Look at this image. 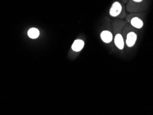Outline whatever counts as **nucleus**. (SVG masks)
I'll return each mask as SVG.
<instances>
[{
    "label": "nucleus",
    "instance_id": "nucleus-4",
    "mask_svg": "<svg viewBox=\"0 0 153 115\" xmlns=\"http://www.w3.org/2000/svg\"><path fill=\"white\" fill-rule=\"evenodd\" d=\"M101 38H102V41L105 43H110L112 39V35L109 31L105 30L101 33Z\"/></svg>",
    "mask_w": 153,
    "mask_h": 115
},
{
    "label": "nucleus",
    "instance_id": "nucleus-2",
    "mask_svg": "<svg viewBox=\"0 0 153 115\" xmlns=\"http://www.w3.org/2000/svg\"><path fill=\"white\" fill-rule=\"evenodd\" d=\"M137 35L133 32L128 34L126 39V44L128 47L133 46L137 41Z\"/></svg>",
    "mask_w": 153,
    "mask_h": 115
},
{
    "label": "nucleus",
    "instance_id": "nucleus-8",
    "mask_svg": "<svg viewBox=\"0 0 153 115\" xmlns=\"http://www.w3.org/2000/svg\"><path fill=\"white\" fill-rule=\"evenodd\" d=\"M133 1H136V2H140V1H142V0H133Z\"/></svg>",
    "mask_w": 153,
    "mask_h": 115
},
{
    "label": "nucleus",
    "instance_id": "nucleus-1",
    "mask_svg": "<svg viewBox=\"0 0 153 115\" xmlns=\"http://www.w3.org/2000/svg\"><path fill=\"white\" fill-rule=\"evenodd\" d=\"M121 10H122V7H121V4L119 2H114L110 10V14L112 17H116L120 14Z\"/></svg>",
    "mask_w": 153,
    "mask_h": 115
},
{
    "label": "nucleus",
    "instance_id": "nucleus-3",
    "mask_svg": "<svg viewBox=\"0 0 153 115\" xmlns=\"http://www.w3.org/2000/svg\"><path fill=\"white\" fill-rule=\"evenodd\" d=\"M84 46V42L82 40L77 39L74 42L73 46H72V49L75 52H79L82 50V48Z\"/></svg>",
    "mask_w": 153,
    "mask_h": 115
},
{
    "label": "nucleus",
    "instance_id": "nucleus-6",
    "mask_svg": "<svg viewBox=\"0 0 153 115\" xmlns=\"http://www.w3.org/2000/svg\"><path fill=\"white\" fill-rule=\"evenodd\" d=\"M131 24L137 28H142V26L143 25V22L141 21V20L139 19V18H137V17H134L133 19H132Z\"/></svg>",
    "mask_w": 153,
    "mask_h": 115
},
{
    "label": "nucleus",
    "instance_id": "nucleus-7",
    "mask_svg": "<svg viewBox=\"0 0 153 115\" xmlns=\"http://www.w3.org/2000/svg\"><path fill=\"white\" fill-rule=\"evenodd\" d=\"M28 35L29 36V37L32 38V39H36V38L39 37V32L37 28H30V30H28Z\"/></svg>",
    "mask_w": 153,
    "mask_h": 115
},
{
    "label": "nucleus",
    "instance_id": "nucleus-5",
    "mask_svg": "<svg viewBox=\"0 0 153 115\" xmlns=\"http://www.w3.org/2000/svg\"><path fill=\"white\" fill-rule=\"evenodd\" d=\"M114 44L119 49L122 50L124 47V42H123V37L120 34H118L115 36L114 38Z\"/></svg>",
    "mask_w": 153,
    "mask_h": 115
}]
</instances>
